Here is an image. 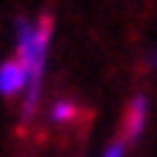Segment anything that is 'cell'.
Masks as SVG:
<instances>
[{
  "label": "cell",
  "instance_id": "6da1fadb",
  "mask_svg": "<svg viewBox=\"0 0 157 157\" xmlns=\"http://www.w3.org/2000/svg\"><path fill=\"white\" fill-rule=\"evenodd\" d=\"M48 41H51V21L41 17L38 24L21 21L17 24V51L21 62L28 68V92H24V120H31L38 109L41 96V78H44V58H48Z\"/></svg>",
  "mask_w": 157,
  "mask_h": 157
},
{
  "label": "cell",
  "instance_id": "7a4b0ae2",
  "mask_svg": "<svg viewBox=\"0 0 157 157\" xmlns=\"http://www.w3.org/2000/svg\"><path fill=\"white\" fill-rule=\"evenodd\" d=\"M17 92H28V68L21 58L0 65V96H17Z\"/></svg>",
  "mask_w": 157,
  "mask_h": 157
},
{
  "label": "cell",
  "instance_id": "3957f363",
  "mask_svg": "<svg viewBox=\"0 0 157 157\" xmlns=\"http://www.w3.org/2000/svg\"><path fill=\"white\" fill-rule=\"evenodd\" d=\"M144 120H147V96H133V102H130V109H126V120H123V133H126V140L140 137Z\"/></svg>",
  "mask_w": 157,
  "mask_h": 157
},
{
  "label": "cell",
  "instance_id": "277c9868",
  "mask_svg": "<svg viewBox=\"0 0 157 157\" xmlns=\"http://www.w3.org/2000/svg\"><path fill=\"white\" fill-rule=\"evenodd\" d=\"M68 116H72V102H58L55 113H51V120H55V123H62V120H68Z\"/></svg>",
  "mask_w": 157,
  "mask_h": 157
},
{
  "label": "cell",
  "instance_id": "5b68a950",
  "mask_svg": "<svg viewBox=\"0 0 157 157\" xmlns=\"http://www.w3.org/2000/svg\"><path fill=\"white\" fill-rule=\"evenodd\" d=\"M123 150H126V144H120V140H116V144H113L106 154H102V157H123Z\"/></svg>",
  "mask_w": 157,
  "mask_h": 157
}]
</instances>
